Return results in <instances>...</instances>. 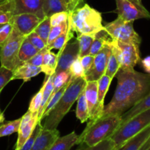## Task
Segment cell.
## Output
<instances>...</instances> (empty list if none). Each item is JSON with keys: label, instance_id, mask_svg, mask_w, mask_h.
Instances as JSON below:
<instances>
[{"label": "cell", "instance_id": "obj_1", "mask_svg": "<svg viewBox=\"0 0 150 150\" xmlns=\"http://www.w3.org/2000/svg\"><path fill=\"white\" fill-rule=\"evenodd\" d=\"M116 76L118 83L113 99L104 105L99 118L113 115L121 116L150 94L149 73H140L134 69H119Z\"/></svg>", "mask_w": 150, "mask_h": 150}, {"label": "cell", "instance_id": "obj_2", "mask_svg": "<svg viewBox=\"0 0 150 150\" xmlns=\"http://www.w3.org/2000/svg\"><path fill=\"white\" fill-rule=\"evenodd\" d=\"M69 86L57 105L41 122H38L43 129H57L63 117L69 112L75 101L77 100L79 95L83 92L86 84V81L84 78H77L73 81L69 79Z\"/></svg>", "mask_w": 150, "mask_h": 150}, {"label": "cell", "instance_id": "obj_3", "mask_svg": "<svg viewBox=\"0 0 150 150\" xmlns=\"http://www.w3.org/2000/svg\"><path fill=\"white\" fill-rule=\"evenodd\" d=\"M121 123V117L117 115L101 117L94 122H88L86 127L79 136L76 144L94 146L111 137Z\"/></svg>", "mask_w": 150, "mask_h": 150}, {"label": "cell", "instance_id": "obj_4", "mask_svg": "<svg viewBox=\"0 0 150 150\" xmlns=\"http://www.w3.org/2000/svg\"><path fill=\"white\" fill-rule=\"evenodd\" d=\"M69 13V26L77 35H96L104 29L101 13L88 4H84Z\"/></svg>", "mask_w": 150, "mask_h": 150}, {"label": "cell", "instance_id": "obj_5", "mask_svg": "<svg viewBox=\"0 0 150 150\" xmlns=\"http://www.w3.org/2000/svg\"><path fill=\"white\" fill-rule=\"evenodd\" d=\"M149 125L150 108L137 114L126 122L121 125L114 134L110 137L116 145L114 150L119 149L128 139L142 131Z\"/></svg>", "mask_w": 150, "mask_h": 150}, {"label": "cell", "instance_id": "obj_6", "mask_svg": "<svg viewBox=\"0 0 150 150\" xmlns=\"http://www.w3.org/2000/svg\"><path fill=\"white\" fill-rule=\"evenodd\" d=\"M25 38L26 37L13 27L8 39L0 47V62L1 67L14 71L22 64L19 59V53L21 45Z\"/></svg>", "mask_w": 150, "mask_h": 150}, {"label": "cell", "instance_id": "obj_7", "mask_svg": "<svg viewBox=\"0 0 150 150\" xmlns=\"http://www.w3.org/2000/svg\"><path fill=\"white\" fill-rule=\"evenodd\" d=\"M104 26V30L112 40L132 42L139 45L141 44V38L134 29L133 21H125L118 17L116 20Z\"/></svg>", "mask_w": 150, "mask_h": 150}, {"label": "cell", "instance_id": "obj_8", "mask_svg": "<svg viewBox=\"0 0 150 150\" xmlns=\"http://www.w3.org/2000/svg\"><path fill=\"white\" fill-rule=\"evenodd\" d=\"M111 45L114 49L121 70H131L139 62V45L132 42H124L111 40Z\"/></svg>", "mask_w": 150, "mask_h": 150}, {"label": "cell", "instance_id": "obj_9", "mask_svg": "<svg viewBox=\"0 0 150 150\" xmlns=\"http://www.w3.org/2000/svg\"><path fill=\"white\" fill-rule=\"evenodd\" d=\"M118 17L125 21L150 19V13L139 0H116Z\"/></svg>", "mask_w": 150, "mask_h": 150}, {"label": "cell", "instance_id": "obj_10", "mask_svg": "<svg viewBox=\"0 0 150 150\" xmlns=\"http://www.w3.org/2000/svg\"><path fill=\"white\" fill-rule=\"evenodd\" d=\"M110 51V47L108 42L96 55L94 56L92 66L89 70L85 73V79L86 81H98L101 76L105 74Z\"/></svg>", "mask_w": 150, "mask_h": 150}, {"label": "cell", "instance_id": "obj_11", "mask_svg": "<svg viewBox=\"0 0 150 150\" xmlns=\"http://www.w3.org/2000/svg\"><path fill=\"white\" fill-rule=\"evenodd\" d=\"M57 54L58 60L54 73L62 71H69L72 63L79 57V42L76 39L73 42H68Z\"/></svg>", "mask_w": 150, "mask_h": 150}, {"label": "cell", "instance_id": "obj_12", "mask_svg": "<svg viewBox=\"0 0 150 150\" xmlns=\"http://www.w3.org/2000/svg\"><path fill=\"white\" fill-rule=\"evenodd\" d=\"M43 20L32 13H22L13 16L10 22L21 35L26 37L34 32Z\"/></svg>", "mask_w": 150, "mask_h": 150}, {"label": "cell", "instance_id": "obj_13", "mask_svg": "<svg viewBox=\"0 0 150 150\" xmlns=\"http://www.w3.org/2000/svg\"><path fill=\"white\" fill-rule=\"evenodd\" d=\"M38 123V113H32L27 111V112L21 117L15 149H20L21 148L26 139L31 136Z\"/></svg>", "mask_w": 150, "mask_h": 150}, {"label": "cell", "instance_id": "obj_14", "mask_svg": "<svg viewBox=\"0 0 150 150\" xmlns=\"http://www.w3.org/2000/svg\"><path fill=\"white\" fill-rule=\"evenodd\" d=\"M13 16L22 13H32L41 18H46L43 6L44 0H10Z\"/></svg>", "mask_w": 150, "mask_h": 150}, {"label": "cell", "instance_id": "obj_15", "mask_svg": "<svg viewBox=\"0 0 150 150\" xmlns=\"http://www.w3.org/2000/svg\"><path fill=\"white\" fill-rule=\"evenodd\" d=\"M89 111L90 122L98 120V81H86L83 90Z\"/></svg>", "mask_w": 150, "mask_h": 150}, {"label": "cell", "instance_id": "obj_16", "mask_svg": "<svg viewBox=\"0 0 150 150\" xmlns=\"http://www.w3.org/2000/svg\"><path fill=\"white\" fill-rule=\"evenodd\" d=\"M59 137L60 133L57 129H42L30 150H49Z\"/></svg>", "mask_w": 150, "mask_h": 150}, {"label": "cell", "instance_id": "obj_17", "mask_svg": "<svg viewBox=\"0 0 150 150\" xmlns=\"http://www.w3.org/2000/svg\"><path fill=\"white\" fill-rule=\"evenodd\" d=\"M13 73L12 81L21 79L24 81L26 82L30 81L32 78L38 76L40 73H42V70L41 67H36L27 62H24L20 64L14 71H13Z\"/></svg>", "mask_w": 150, "mask_h": 150}, {"label": "cell", "instance_id": "obj_18", "mask_svg": "<svg viewBox=\"0 0 150 150\" xmlns=\"http://www.w3.org/2000/svg\"><path fill=\"white\" fill-rule=\"evenodd\" d=\"M150 136V125L135 136L128 139L117 150H139Z\"/></svg>", "mask_w": 150, "mask_h": 150}, {"label": "cell", "instance_id": "obj_19", "mask_svg": "<svg viewBox=\"0 0 150 150\" xmlns=\"http://www.w3.org/2000/svg\"><path fill=\"white\" fill-rule=\"evenodd\" d=\"M113 79L104 74L98 80V111L99 119L104 107V98Z\"/></svg>", "mask_w": 150, "mask_h": 150}, {"label": "cell", "instance_id": "obj_20", "mask_svg": "<svg viewBox=\"0 0 150 150\" xmlns=\"http://www.w3.org/2000/svg\"><path fill=\"white\" fill-rule=\"evenodd\" d=\"M78 138L79 136L74 131L63 137H59L49 150H70L74 145L76 144Z\"/></svg>", "mask_w": 150, "mask_h": 150}, {"label": "cell", "instance_id": "obj_21", "mask_svg": "<svg viewBox=\"0 0 150 150\" xmlns=\"http://www.w3.org/2000/svg\"><path fill=\"white\" fill-rule=\"evenodd\" d=\"M57 60L58 54H54L50 50H47L44 54L43 63L41 66L42 73H44L46 76H50L54 74L57 65Z\"/></svg>", "mask_w": 150, "mask_h": 150}, {"label": "cell", "instance_id": "obj_22", "mask_svg": "<svg viewBox=\"0 0 150 150\" xmlns=\"http://www.w3.org/2000/svg\"><path fill=\"white\" fill-rule=\"evenodd\" d=\"M149 108L150 94L148 96L146 97L144 99H143L142 100L140 101L138 103H137L136 105H134L132 108H131L130 109L126 111V112L124 113V114L121 116V125L126 122V121H128V120H130L131 118H132L133 117L136 116L137 114H140V113L143 112V111H146V110L147 109H149Z\"/></svg>", "mask_w": 150, "mask_h": 150}, {"label": "cell", "instance_id": "obj_23", "mask_svg": "<svg viewBox=\"0 0 150 150\" xmlns=\"http://www.w3.org/2000/svg\"><path fill=\"white\" fill-rule=\"evenodd\" d=\"M43 10L46 17H50L59 12L69 11L64 0H44Z\"/></svg>", "mask_w": 150, "mask_h": 150}, {"label": "cell", "instance_id": "obj_24", "mask_svg": "<svg viewBox=\"0 0 150 150\" xmlns=\"http://www.w3.org/2000/svg\"><path fill=\"white\" fill-rule=\"evenodd\" d=\"M111 39L110 37L109 36L108 34L107 33L104 29L100 31L98 33L96 34L95 38L91 45V50H90V55L95 56L109 42V40Z\"/></svg>", "mask_w": 150, "mask_h": 150}, {"label": "cell", "instance_id": "obj_25", "mask_svg": "<svg viewBox=\"0 0 150 150\" xmlns=\"http://www.w3.org/2000/svg\"><path fill=\"white\" fill-rule=\"evenodd\" d=\"M38 51H39L29 42V40L25 38L21 45L20 49H19V60L21 63L26 62L28 60L33 57Z\"/></svg>", "mask_w": 150, "mask_h": 150}, {"label": "cell", "instance_id": "obj_26", "mask_svg": "<svg viewBox=\"0 0 150 150\" xmlns=\"http://www.w3.org/2000/svg\"><path fill=\"white\" fill-rule=\"evenodd\" d=\"M95 35H90V34H79L77 35L76 40L79 42V57H82L89 54L91 45L95 38Z\"/></svg>", "mask_w": 150, "mask_h": 150}, {"label": "cell", "instance_id": "obj_27", "mask_svg": "<svg viewBox=\"0 0 150 150\" xmlns=\"http://www.w3.org/2000/svg\"><path fill=\"white\" fill-rule=\"evenodd\" d=\"M76 117L81 122V123L86 122L89 120V111L84 92H82L77 98Z\"/></svg>", "mask_w": 150, "mask_h": 150}, {"label": "cell", "instance_id": "obj_28", "mask_svg": "<svg viewBox=\"0 0 150 150\" xmlns=\"http://www.w3.org/2000/svg\"><path fill=\"white\" fill-rule=\"evenodd\" d=\"M111 40L109 41L110 51V54H109L108 60H107V69H106L105 75H107V76H109V77L113 79L116 76V73H118L119 69H120V64H119V60H118L117 57H116V54L115 53L114 49H113V46H112L111 43H110Z\"/></svg>", "mask_w": 150, "mask_h": 150}, {"label": "cell", "instance_id": "obj_29", "mask_svg": "<svg viewBox=\"0 0 150 150\" xmlns=\"http://www.w3.org/2000/svg\"><path fill=\"white\" fill-rule=\"evenodd\" d=\"M74 32L69 26L63 33H62L52 42L47 45V48L50 51H51L52 49H57L60 51L74 38Z\"/></svg>", "mask_w": 150, "mask_h": 150}, {"label": "cell", "instance_id": "obj_30", "mask_svg": "<svg viewBox=\"0 0 150 150\" xmlns=\"http://www.w3.org/2000/svg\"><path fill=\"white\" fill-rule=\"evenodd\" d=\"M69 83H70V81H69V82H68L67 84L65 85V86H63V88H61L60 90H58L57 92H55V93L51 95L50 98L49 99L48 102H47L45 108H44V112H43V114H42V116H41V121L43 120V119L45 118V117H46L49 114L50 111H51V110L54 108V106L57 105V103H58V101L60 100V99L61 98V97L63 96V95L64 94L65 91H66L67 86H69Z\"/></svg>", "mask_w": 150, "mask_h": 150}, {"label": "cell", "instance_id": "obj_31", "mask_svg": "<svg viewBox=\"0 0 150 150\" xmlns=\"http://www.w3.org/2000/svg\"><path fill=\"white\" fill-rule=\"evenodd\" d=\"M13 16L11 1L7 0L0 4V25L10 23Z\"/></svg>", "mask_w": 150, "mask_h": 150}, {"label": "cell", "instance_id": "obj_32", "mask_svg": "<svg viewBox=\"0 0 150 150\" xmlns=\"http://www.w3.org/2000/svg\"><path fill=\"white\" fill-rule=\"evenodd\" d=\"M71 74L69 71H62L60 73H54V79H53V91L51 95L57 92L66 85L70 79Z\"/></svg>", "mask_w": 150, "mask_h": 150}, {"label": "cell", "instance_id": "obj_33", "mask_svg": "<svg viewBox=\"0 0 150 150\" xmlns=\"http://www.w3.org/2000/svg\"><path fill=\"white\" fill-rule=\"evenodd\" d=\"M21 121V118H19L18 120L1 124L0 125V138L10 136L13 133H18L19 127H20Z\"/></svg>", "mask_w": 150, "mask_h": 150}, {"label": "cell", "instance_id": "obj_34", "mask_svg": "<svg viewBox=\"0 0 150 150\" xmlns=\"http://www.w3.org/2000/svg\"><path fill=\"white\" fill-rule=\"evenodd\" d=\"M51 22H50V18L49 17H46L41 23L38 24L35 29L34 32L39 35L44 42L46 43L47 45V41H48L49 35L50 31H51Z\"/></svg>", "mask_w": 150, "mask_h": 150}, {"label": "cell", "instance_id": "obj_35", "mask_svg": "<svg viewBox=\"0 0 150 150\" xmlns=\"http://www.w3.org/2000/svg\"><path fill=\"white\" fill-rule=\"evenodd\" d=\"M69 73L71 74L70 80L73 81L77 78H84L85 79V70L82 67L80 62V57H78L74 62L71 64L69 68Z\"/></svg>", "mask_w": 150, "mask_h": 150}, {"label": "cell", "instance_id": "obj_36", "mask_svg": "<svg viewBox=\"0 0 150 150\" xmlns=\"http://www.w3.org/2000/svg\"><path fill=\"white\" fill-rule=\"evenodd\" d=\"M115 146L116 145L113 141L110 138H109L94 146H86L85 147H80L77 150H114Z\"/></svg>", "mask_w": 150, "mask_h": 150}, {"label": "cell", "instance_id": "obj_37", "mask_svg": "<svg viewBox=\"0 0 150 150\" xmlns=\"http://www.w3.org/2000/svg\"><path fill=\"white\" fill-rule=\"evenodd\" d=\"M68 27H69V20H68V21L65 22V23H62V24L51 27L49 35L48 41H47V45L51 43V42H52L62 33H63L68 29Z\"/></svg>", "mask_w": 150, "mask_h": 150}, {"label": "cell", "instance_id": "obj_38", "mask_svg": "<svg viewBox=\"0 0 150 150\" xmlns=\"http://www.w3.org/2000/svg\"><path fill=\"white\" fill-rule=\"evenodd\" d=\"M44 86L43 84L42 87L40 89V90L35 94L33 96V98L31 100L30 104H29L28 111H29L32 113H38L40 106H41V102H42V97H43V92H44Z\"/></svg>", "mask_w": 150, "mask_h": 150}, {"label": "cell", "instance_id": "obj_39", "mask_svg": "<svg viewBox=\"0 0 150 150\" xmlns=\"http://www.w3.org/2000/svg\"><path fill=\"white\" fill-rule=\"evenodd\" d=\"M69 11H63L59 13H54L52 16H50V22H51V27L62 24L65 22L68 21L69 18Z\"/></svg>", "mask_w": 150, "mask_h": 150}, {"label": "cell", "instance_id": "obj_40", "mask_svg": "<svg viewBox=\"0 0 150 150\" xmlns=\"http://www.w3.org/2000/svg\"><path fill=\"white\" fill-rule=\"evenodd\" d=\"M42 127H41V124L38 123L36 126H35V129H34L33 132L32 133L31 136L26 139V141L25 142V143L24 144L23 146H21L19 150H30L32 149V146L34 144V142H35V139H36L37 136H38L40 133H41V130H42Z\"/></svg>", "mask_w": 150, "mask_h": 150}, {"label": "cell", "instance_id": "obj_41", "mask_svg": "<svg viewBox=\"0 0 150 150\" xmlns=\"http://www.w3.org/2000/svg\"><path fill=\"white\" fill-rule=\"evenodd\" d=\"M13 71L5 68L4 67H0V93L4 86L12 81L13 77Z\"/></svg>", "mask_w": 150, "mask_h": 150}, {"label": "cell", "instance_id": "obj_42", "mask_svg": "<svg viewBox=\"0 0 150 150\" xmlns=\"http://www.w3.org/2000/svg\"><path fill=\"white\" fill-rule=\"evenodd\" d=\"M28 40H29V42L38 50V51H41V50L44 49V48L47 46L46 43L44 41V40L39 36V35H37L35 32H32V33L29 34L28 36L26 37Z\"/></svg>", "mask_w": 150, "mask_h": 150}, {"label": "cell", "instance_id": "obj_43", "mask_svg": "<svg viewBox=\"0 0 150 150\" xmlns=\"http://www.w3.org/2000/svg\"><path fill=\"white\" fill-rule=\"evenodd\" d=\"M13 29V26L10 22L0 26V47L8 39Z\"/></svg>", "mask_w": 150, "mask_h": 150}, {"label": "cell", "instance_id": "obj_44", "mask_svg": "<svg viewBox=\"0 0 150 150\" xmlns=\"http://www.w3.org/2000/svg\"><path fill=\"white\" fill-rule=\"evenodd\" d=\"M48 50L47 46L46 48H44V49L41 50V51H38L33 57L30 59L29 60H28L26 62L29 63V64H32V65L36 66V67H41V64L43 63V59H44V54L46 52V51Z\"/></svg>", "mask_w": 150, "mask_h": 150}, {"label": "cell", "instance_id": "obj_45", "mask_svg": "<svg viewBox=\"0 0 150 150\" xmlns=\"http://www.w3.org/2000/svg\"><path fill=\"white\" fill-rule=\"evenodd\" d=\"M94 57L92 55H90V54L80 57L81 64H82V67H83L84 70H85V73L87 71H88L89 69L91 68L93 64V62H94Z\"/></svg>", "mask_w": 150, "mask_h": 150}, {"label": "cell", "instance_id": "obj_46", "mask_svg": "<svg viewBox=\"0 0 150 150\" xmlns=\"http://www.w3.org/2000/svg\"><path fill=\"white\" fill-rule=\"evenodd\" d=\"M141 66L147 73L150 74V56H147L141 60Z\"/></svg>", "mask_w": 150, "mask_h": 150}, {"label": "cell", "instance_id": "obj_47", "mask_svg": "<svg viewBox=\"0 0 150 150\" xmlns=\"http://www.w3.org/2000/svg\"><path fill=\"white\" fill-rule=\"evenodd\" d=\"M84 0H71V4L69 8V12H72L77 7H80L81 4H83Z\"/></svg>", "mask_w": 150, "mask_h": 150}, {"label": "cell", "instance_id": "obj_48", "mask_svg": "<svg viewBox=\"0 0 150 150\" xmlns=\"http://www.w3.org/2000/svg\"><path fill=\"white\" fill-rule=\"evenodd\" d=\"M4 122V113L1 111L0 109V125L2 124L3 122Z\"/></svg>", "mask_w": 150, "mask_h": 150}, {"label": "cell", "instance_id": "obj_49", "mask_svg": "<svg viewBox=\"0 0 150 150\" xmlns=\"http://www.w3.org/2000/svg\"><path fill=\"white\" fill-rule=\"evenodd\" d=\"M66 4H67V7H68V10H69V8L71 7V0H64Z\"/></svg>", "mask_w": 150, "mask_h": 150}, {"label": "cell", "instance_id": "obj_50", "mask_svg": "<svg viewBox=\"0 0 150 150\" xmlns=\"http://www.w3.org/2000/svg\"><path fill=\"white\" fill-rule=\"evenodd\" d=\"M7 1V0H0V4H1V3H3L4 1Z\"/></svg>", "mask_w": 150, "mask_h": 150}, {"label": "cell", "instance_id": "obj_51", "mask_svg": "<svg viewBox=\"0 0 150 150\" xmlns=\"http://www.w3.org/2000/svg\"><path fill=\"white\" fill-rule=\"evenodd\" d=\"M146 150H150V147H149V149H146Z\"/></svg>", "mask_w": 150, "mask_h": 150}, {"label": "cell", "instance_id": "obj_52", "mask_svg": "<svg viewBox=\"0 0 150 150\" xmlns=\"http://www.w3.org/2000/svg\"><path fill=\"white\" fill-rule=\"evenodd\" d=\"M15 150H19V149H15Z\"/></svg>", "mask_w": 150, "mask_h": 150}, {"label": "cell", "instance_id": "obj_53", "mask_svg": "<svg viewBox=\"0 0 150 150\" xmlns=\"http://www.w3.org/2000/svg\"><path fill=\"white\" fill-rule=\"evenodd\" d=\"M139 1H141V0H139Z\"/></svg>", "mask_w": 150, "mask_h": 150}, {"label": "cell", "instance_id": "obj_54", "mask_svg": "<svg viewBox=\"0 0 150 150\" xmlns=\"http://www.w3.org/2000/svg\"><path fill=\"white\" fill-rule=\"evenodd\" d=\"M1 26V25H0V26Z\"/></svg>", "mask_w": 150, "mask_h": 150}, {"label": "cell", "instance_id": "obj_55", "mask_svg": "<svg viewBox=\"0 0 150 150\" xmlns=\"http://www.w3.org/2000/svg\"></svg>", "mask_w": 150, "mask_h": 150}]
</instances>
